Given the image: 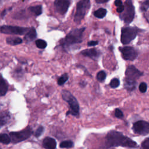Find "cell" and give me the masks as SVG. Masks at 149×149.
I'll list each match as a JSON object with an SVG mask.
<instances>
[{
    "label": "cell",
    "mask_w": 149,
    "mask_h": 149,
    "mask_svg": "<svg viewBox=\"0 0 149 149\" xmlns=\"http://www.w3.org/2000/svg\"><path fill=\"white\" fill-rule=\"evenodd\" d=\"M106 144L108 147L122 146L127 147H136L137 143L122 133L112 130L106 136Z\"/></svg>",
    "instance_id": "obj_1"
},
{
    "label": "cell",
    "mask_w": 149,
    "mask_h": 149,
    "mask_svg": "<svg viewBox=\"0 0 149 149\" xmlns=\"http://www.w3.org/2000/svg\"><path fill=\"white\" fill-rule=\"evenodd\" d=\"M85 27L72 29L61 42L63 48H69L72 45L79 44L83 41V34Z\"/></svg>",
    "instance_id": "obj_2"
},
{
    "label": "cell",
    "mask_w": 149,
    "mask_h": 149,
    "mask_svg": "<svg viewBox=\"0 0 149 149\" xmlns=\"http://www.w3.org/2000/svg\"><path fill=\"white\" fill-rule=\"evenodd\" d=\"M61 94L63 100L68 103L70 107L66 115L71 114L73 116H78L79 115V105L76 98L66 90H62Z\"/></svg>",
    "instance_id": "obj_3"
},
{
    "label": "cell",
    "mask_w": 149,
    "mask_h": 149,
    "mask_svg": "<svg viewBox=\"0 0 149 149\" xmlns=\"http://www.w3.org/2000/svg\"><path fill=\"white\" fill-rule=\"evenodd\" d=\"M90 7V2L88 0H81L76 4V10L74 16V22L79 24Z\"/></svg>",
    "instance_id": "obj_4"
},
{
    "label": "cell",
    "mask_w": 149,
    "mask_h": 149,
    "mask_svg": "<svg viewBox=\"0 0 149 149\" xmlns=\"http://www.w3.org/2000/svg\"><path fill=\"white\" fill-rule=\"evenodd\" d=\"M120 41L123 44H127L133 40L138 33V29L134 27H126L122 29Z\"/></svg>",
    "instance_id": "obj_5"
},
{
    "label": "cell",
    "mask_w": 149,
    "mask_h": 149,
    "mask_svg": "<svg viewBox=\"0 0 149 149\" xmlns=\"http://www.w3.org/2000/svg\"><path fill=\"white\" fill-rule=\"evenodd\" d=\"M134 14V8L132 2L131 1H126L123 13L120 16V19L123 20L125 23L129 24L133 21Z\"/></svg>",
    "instance_id": "obj_6"
},
{
    "label": "cell",
    "mask_w": 149,
    "mask_h": 149,
    "mask_svg": "<svg viewBox=\"0 0 149 149\" xmlns=\"http://www.w3.org/2000/svg\"><path fill=\"white\" fill-rule=\"evenodd\" d=\"M32 133L31 129L29 127L20 132H10L9 135L11 141L13 143H17L28 139Z\"/></svg>",
    "instance_id": "obj_7"
},
{
    "label": "cell",
    "mask_w": 149,
    "mask_h": 149,
    "mask_svg": "<svg viewBox=\"0 0 149 149\" xmlns=\"http://www.w3.org/2000/svg\"><path fill=\"white\" fill-rule=\"evenodd\" d=\"M30 30L29 27H23L19 26H13L4 25L0 27V31L4 34L23 35L26 34Z\"/></svg>",
    "instance_id": "obj_8"
},
{
    "label": "cell",
    "mask_w": 149,
    "mask_h": 149,
    "mask_svg": "<svg viewBox=\"0 0 149 149\" xmlns=\"http://www.w3.org/2000/svg\"><path fill=\"white\" fill-rule=\"evenodd\" d=\"M133 130L136 134L147 135L149 133V123L144 120H139L133 124Z\"/></svg>",
    "instance_id": "obj_9"
},
{
    "label": "cell",
    "mask_w": 149,
    "mask_h": 149,
    "mask_svg": "<svg viewBox=\"0 0 149 149\" xmlns=\"http://www.w3.org/2000/svg\"><path fill=\"white\" fill-rule=\"evenodd\" d=\"M119 50L120 51L123 58L127 61L134 60L138 55L136 50L132 47H120Z\"/></svg>",
    "instance_id": "obj_10"
},
{
    "label": "cell",
    "mask_w": 149,
    "mask_h": 149,
    "mask_svg": "<svg viewBox=\"0 0 149 149\" xmlns=\"http://www.w3.org/2000/svg\"><path fill=\"white\" fill-rule=\"evenodd\" d=\"M142 75L143 73L139 71L133 65L129 66L125 72L126 79L132 80L136 81V79H139Z\"/></svg>",
    "instance_id": "obj_11"
},
{
    "label": "cell",
    "mask_w": 149,
    "mask_h": 149,
    "mask_svg": "<svg viewBox=\"0 0 149 149\" xmlns=\"http://www.w3.org/2000/svg\"><path fill=\"white\" fill-rule=\"evenodd\" d=\"M70 1L67 0H56L54 1V6L56 10L61 15H65L69 8Z\"/></svg>",
    "instance_id": "obj_12"
},
{
    "label": "cell",
    "mask_w": 149,
    "mask_h": 149,
    "mask_svg": "<svg viewBox=\"0 0 149 149\" xmlns=\"http://www.w3.org/2000/svg\"><path fill=\"white\" fill-rule=\"evenodd\" d=\"M81 54L84 56L91 58L94 60H96L100 55V52L95 48H91V49H87L82 51Z\"/></svg>",
    "instance_id": "obj_13"
},
{
    "label": "cell",
    "mask_w": 149,
    "mask_h": 149,
    "mask_svg": "<svg viewBox=\"0 0 149 149\" xmlns=\"http://www.w3.org/2000/svg\"><path fill=\"white\" fill-rule=\"evenodd\" d=\"M42 146L45 149H55L56 143L53 138L47 137L42 141Z\"/></svg>",
    "instance_id": "obj_14"
},
{
    "label": "cell",
    "mask_w": 149,
    "mask_h": 149,
    "mask_svg": "<svg viewBox=\"0 0 149 149\" xmlns=\"http://www.w3.org/2000/svg\"><path fill=\"white\" fill-rule=\"evenodd\" d=\"M37 37L36 30L34 27H31L29 31L24 36V39L27 42H31L35 40Z\"/></svg>",
    "instance_id": "obj_15"
},
{
    "label": "cell",
    "mask_w": 149,
    "mask_h": 149,
    "mask_svg": "<svg viewBox=\"0 0 149 149\" xmlns=\"http://www.w3.org/2000/svg\"><path fill=\"white\" fill-rule=\"evenodd\" d=\"M10 118V115L8 112L5 111L0 115V128L5 125Z\"/></svg>",
    "instance_id": "obj_16"
},
{
    "label": "cell",
    "mask_w": 149,
    "mask_h": 149,
    "mask_svg": "<svg viewBox=\"0 0 149 149\" xmlns=\"http://www.w3.org/2000/svg\"><path fill=\"white\" fill-rule=\"evenodd\" d=\"M136 86V81L129 79H125L124 81V87L128 91L133 90Z\"/></svg>",
    "instance_id": "obj_17"
},
{
    "label": "cell",
    "mask_w": 149,
    "mask_h": 149,
    "mask_svg": "<svg viewBox=\"0 0 149 149\" xmlns=\"http://www.w3.org/2000/svg\"><path fill=\"white\" fill-rule=\"evenodd\" d=\"M6 42L10 45H16L22 42V40L18 37H9L6 39Z\"/></svg>",
    "instance_id": "obj_18"
},
{
    "label": "cell",
    "mask_w": 149,
    "mask_h": 149,
    "mask_svg": "<svg viewBox=\"0 0 149 149\" xmlns=\"http://www.w3.org/2000/svg\"><path fill=\"white\" fill-rule=\"evenodd\" d=\"M8 91V84L3 79H0V97L5 95Z\"/></svg>",
    "instance_id": "obj_19"
},
{
    "label": "cell",
    "mask_w": 149,
    "mask_h": 149,
    "mask_svg": "<svg viewBox=\"0 0 149 149\" xmlns=\"http://www.w3.org/2000/svg\"><path fill=\"white\" fill-rule=\"evenodd\" d=\"M29 10L34 14L36 16L40 15L42 13V6L41 5H38L36 6H33L29 8Z\"/></svg>",
    "instance_id": "obj_20"
},
{
    "label": "cell",
    "mask_w": 149,
    "mask_h": 149,
    "mask_svg": "<svg viewBox=\"0 0 149 149\" xmlns=\"http://www.w3.org/2000/svg\"><path fill=\"white\" fill-rule=\"evenodd\" d=\"M107 10L104 8H100L94 12V15L97 18L102 19L107 14Z\"/></svg>",
    "instance_id": "obj_21"
},
{
    "label": "cell",
    "mask_w": 149,
    "mask_h": 149,
    "mask_svg": "<svg viewBox=\"0 0 149 149\" xmlns=\"http://www.w3.org/2000/svg\"><path fill=\"white\" fill-rule=\"evenodd\" d=\"M10 141H11L10 137L6 133L0 134V143L5 144H8Z\"/></svg>",
    "instance_id": "obj_22"
},
{
    "label": "cell",
    "mask_w": 149,
    "mask_h": 149,
    "mask_svg": "<svg viewBox=\"0 0 149 149\" xmlns=\"http://www.w3.org/2000/svg\"><path fill=\"white\" fill-rule=\"evenodd\" d=\"M69 79V76L67 73L63 74L61 76H60L57 80V83L59 86L63 85Z\"/></svg>",
    "instance_id": "obj_23"
},
{
    "label": "cell",
    "mask_w": 149,
    "mask_h": 149,
    "mask_svg": "<svg viewBox=\"0 0 149 149\" xmlns=\"http://www.w3.org/2000/svg\"><path fill=\"white\" fill-rule=\"evenodd\" d=\"M36 45L38 48L44 49L47 47V43L45 41H44L43 40L38 39V40H37L36 41Z\"/></svg>",
    "instance_id": "obj_24"
},
{
    "label": "cell",
    "mask_w": 149,
    "mask_h": 149,
    "mask_svg": "<svg viewBox=\"0 0 149 149\" xmlns=\"http://www.w3.org/2000/svg\"><path fill=\"white\" fill-rule=\"evenodd\" d=\"M73 146V142L70 140H65L61 143V148H71Z\"/></svg>",
    "instance_id": "obj_25"
},
{
    "label": "cell",
    "mask_w": 149,
    "mask_h": 149,
    "mask_svg": "<svg viewBox=\"0 0 149 149\" xmlns=\"http://www.w3.org/2000/svg\"><path fill=\"white\" fill-rule=\"evenodd\" d=\"M106 78V73L103 71L101 70L97 74V79L99 81H103Z\"/></svg>",
    "instance_id": "obj_26"
},
{
    "label": "cell",
    "mask_w": 149,
    "mask_h": 149,
    "mask_svg": "<svg viewBox=\"0 0 149 149\" xmlns=\"http://www.w3.org/2000/svg\"><path fill=\"white\" fill-rule=\"evenodd\" d=\"M120 84V81L118 79H116V78H114L113 79L111 82H110V86L112 87V88H116L118 87Z\"/></svg>",
    "instance_id": "obj_27"
},
{
    "label": "cell",
    "mask_w": 149,
    "mask_h": 149,
    "mask_svg": "<svg viewBox=\"0 0 149 149\" xmlns=\"http://www.w3.org/2000/svg\"><path fill=\"white\" fill-rule=\"evenodd\" d=\"M43 131H44V127L42 126H40L37 129V130H36L35 133H34V136L36 137H38L39 136H40L42 133H43Z\"/></svg>",
    "instance_id": "obj_28"
},
{
    "label": "cell",
    "mask_w": 149,
    "mask_h": 149,
    "mask_svg": "<svg viewBox=\"0 0 149 149\" xmlns=\"http://www.w3.org/2000/svg\"><path fill=\"white\" fill-rule=\"evenodd\" d=\"M139 90L141 93H145L147 91V86L146 84V83L144 82H142L140 84L139 87Z\"/></svg>",
    "instance_id": "obj_29"
},
{
    "label": "cell",
    "mask_w": 149,
    "mask_h": 149,
    "mask_svg": "<svg viewBox=\"0 0 149 149\" xmlns=\"http://www.w3.org/2000/svg\"><path fill=\"white\" fill-rule=\"evenodd\" d=\"M142 149H149V138L146 139L141 143Z\"/></svg>",
    "instance_id": "obj_30"
},
{
    "label": "cell",
    "mask_w": 149,
    "mask_h": 149,
    "mask_svg": "<svg viewBox=\"0 0 149 149\" xmlns=\"http://www.w3.org/2000/svg\"><path fill=\"white\" fill-rule=\"evenodd\" d=\"M148 8H149V0H147L143 2V3L141 5L140 9L143 11H146L147 10Z\"/></svg>",
    "instance_id": "obj_31"
},
{
    "label": "cell",
    "mask_w": 149,
    "mask_h": 149,
    "mask_svg": "<svg viewBox=\"0 0 149 149\" xmlns=\"http://www.w3.org/2000/svg\"><path fill=\"white\" fill-rule=\"evenodd\" d=\"M115 116L118 118H122L123 116V112L119 109H116L115 111Z\"/></svg>",
    "instance_id": "obj_32"
},
{
    "label": "cell",
    "mask_w": 149,
    "mask_h": 149,
    "mask_svg": "<svg viewBox=\"0 0 149 149\" xmlns=\"http://www.w3.org/2000/svg\"><path fill=\"white\" fill-rule=\"evenodd\" d=\"M98 44V42L97 41H88L87 43V45L89 47L91 46H95Z\"/></svg>",
    "instance_id": "obj_33"
},
{
    "label": "cell",
    "mask_w": 149,
    "mask_h": 149,
    "mask_svg": "<svg viewBox=\"0 0 149 149\" xmlns=\"http://www.w3.org/2000/svg\"><path fill=\"white\" fill-rule=\"evenodd\" d=\"M124 9H125V6L123 5H122L120 6H119L116 8V11L118 12V13H122L124 10Z\"/></svg>",
    "instance_id": "obj_34"
},
{
    "label": "cell",
    "mask_w": 149,
    "mask_h": 149,
    "mask_svg": "<svg viewBox=\"0 0 149 149\" xmlns=\"http://www.w3.org/2000/svg\"><path fill=\"white\" fill-rule=\"evenodd\" d=\"M114 3H115V6H116L117 7H119V6H120L123 5H122V2L121 1H119V0H116V1H115V2H114Z\"/></svg>",
    "instance_id": "obj_35"
},
{
    "label": "cell",
    "mask_w": 149,
    "mask_h": 149,
    "mask_svg": "<svg viewBox=\"0 0 149 149\" xmlns=\"http://www.w3.org/2000/svg\"><path fill=\"white\" fill-rule=\"evenodd\" d=\"M108 1V0H96L95 1L96 3H102L107 2Z\"/></svg>",
    "instance_id": "obj_36"
},
{
    "label": "cell",
    "mask_w": 149,
    "mask_h": 149,
    "mask_svg": "<svg viewBox=\"0 0 149 149\" xmlns=\"http://www.w3.org/2000/svg\"><path fill=\"white\" fill-rule=\"evenodd\" d=\"M2 78H3V77H2V75H1V74H0V79H2Z\"/></svg>",
    "instance_id": "obj_37"
},
{
    "label": "cell",
    "mask_w": 149,
    "mask_h": 149,
    "mask_svg": "<svg viewBox=\"0 0 149 149\" xmlns=\"http://www.w3.org/2000/svg\"><path fill=\"white\" fill-rule=\"evenodd\" d=\"M0 2H1V1H0Z\"/></svg>",
    "instance_id": "obj_38"
}]
</instances>
